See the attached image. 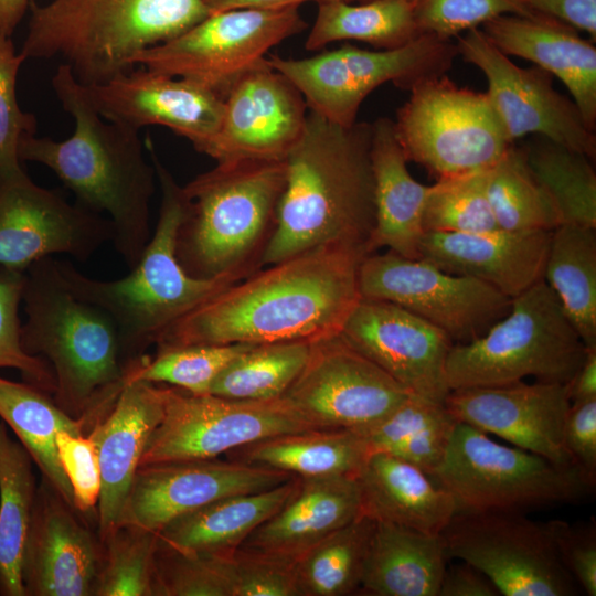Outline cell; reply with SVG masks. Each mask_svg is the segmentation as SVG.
Instances as JSON below:
<instances>
[{
	"label": "cell",
	"mask_w": 596,
	"mask_h": 596,
	"mask_svg": "<svg viewBox=\"0 0 596 596\" xmlns=\"http://www.w3.org/2000/svg\"><path fill=\"white\" fill-rule=\"evenodd\" d=\"M369 254L331 244L270 264L177 320L156 347L311 342L339 333L361 298L359 268Z\"/></svg>",
	"instance_id": "cell-1"
},
{
	"label": "cell",
	"mask_w": 596,
	"mask_h": 596,
	"mask_svg": "<svg viewBox=\"0 0 596 596\" xmlns=\"http://www.w3.org/2000/svg\"><path fill=\"white\" fill-rule=\"evenodd\" d=\"M52 87L72 116L74 131L62 141L25 135L20 160L51 169L73 192L76 204L107 214L114 226L113 244L131 269L151 237L150 202L157 181L139 131L102 117L66 64L57 67Z\"/></svg>",
	"instance_id": "cell-2"
},
{
	"label": "cell",
	"mask_w": 596,
	"mask_h": 596,
	"mask_svg": "<svg viewBox=\"0 0 596 596\" xmlns=\"http://www.w3.org/2000/svg\"><path fill=\"white\" fill-rule=\"evenodd\" d=\"M372 123L350 127L308 113L287 155L286 184L263 266L331 244L365 248L375 224Z\"/></svg>",
	"instance_id": "cell-3"
},
{
	"label": "cell",
	"mask_w": 596,
	"mask_h": 596,
	"mask_svg": "<svg viewBox=\"0 0 596 596\" xmlns=\"http://www.w3.org/2000/svg\"><path fill=\"white\" fill-rule=\"evenodd\" d=\"M22 301L23 350L49 362L55 377L54 402L72 417L83 418L89 432L126 384L115 322L68 290L53 256L24 270Z\"/></svg>",
	"instance_id": "cell-4"
},
{
	"label": "cell",
	"mask_w": 596,
	"mask_h": 596,
	"mask_svg": "<svg viewBox=\"0 0 596 596\" xmlns=\"http://www.w3.org/2000/svg\"><path fill=\"white\" fill-rule=\"evenodd\" d=\"M146 148L161 201L155 232L129 274L115 280H100L84 275L68 260L56 259L68 290L106 311L115 322L125 365L143 356L177 320L240 280L232 276L198 278L183 269L175 253L184 213L183 188L162 164L150 140Z\"/></svg>",
	"instance_id": "cell-5"
},
{
	"label": "cell",
	"mask_w": 596,
	"mask_h": 596,
	"mask_svg": "<svg viewBox=\"0 0 596 596\" xmlns=\"http://www.w3.org/2000/svg\"><path fill=\"white\" fill-rule=\"evenodd\" d=\"M20 51L26 58L64 60L84 86L131 71L135 57L211 13L204 0H52L31 2Z\"/></svg>",
	"instance_id": "cell-6"
},
{
	"label": "cell",
	"mask_w": 596,
	"mask_h": 596,
	"mask_svg": "<svg viewBox=\"0 0 596 596\" xmlns=\"http://www.w3.org/2000/svg\"><path fill=\"white\" fill-rule=\"evenodd\" d=\"M286 184L285 160L217 162L183 188L177 257L198 278L244 279L263 266Z\"/></svg>",
	"instance_id": "cell-7"
},
{
	"label": "cell",
	"mask_w": 596,
	"mask_h": 596,
	"mask_svg": "<svg viewBox=\"0 0 596 596\" xmlns=\"http://www.w3.org/2000/svg\"><path fill=\"white\" fill-rule=\"evenodd\" d=\"M586 351L555 294L541 280L512 298L508 313L482 336L453 344L447 383L450 390L505 385L525 377L567 384Z\"/></svg>",
	"instance_id": "cell-8"
},
{
	"label": "cell",
	"mask_w": 596,
	"mask_h": 596,
	"mask_svg": "<svg viewBox=\"0 0 596 596\" xmlns=\"http://www.w3.org/2000/svg\"><path fill=\"white\" fill-rule=\"evenodd\" d=\"M432 478L455 499L457 512L519 511L576 503L595 480L577 466L555 464L494 441L457 422L445 458Z\"/></svg>",
	"instance_id": "cell-9"
},
{
	"label": "cell",
	"mask_w": 596,
	"mask_h": 596,
	"mask_svg": "<svg viewBox=\"0 0 596 596\" xmlns=\"http://www.w3.org/2000/svg\"><path fill=\"white\" fill-rule=\"evenodd\" d=\"M458 55L456 43L422 33L393 50H363L351 44L304 58L266 57L301 93L308 109L350 127L365 97L391 82L411 91L419 82L444 75Z\"/></svg>",
	"instance_id": "cell-10"
},
{
	"label": "cell",
	"mask_w": 596,
	"mask_h": 596,
	"mask_svg": "<svg viewBox=\"0 0 596 596\" xmlns=\"http://www.w3.org/2000/svg\"><path fill=\"white\" fill-rule=\"evenodd\" d=\"M409 93L393 120L395 135L407 161L436 179L487 169L512 145L486 92L444 74Z\"/></svg>",
	"instance_id": "cell-11"
},
{
	"label": "cell",
	"mask_w": 596,
	"mask_h": 596,
	"mask_svg": "<svg viewBox=\"0 0 596 596\" xmlns=\"http://www.w3.org/2000/svg\"><path fill=\"white\" fill-rule=\"evenodd\" d=\"M298 8L211 13L179 36L143 50L134 64L192 81L224 99L240 78L265 62L273 46L307 28Z\"/></svg>",
	"instance_id": "cell-12"
},
{
	"label": "cell",
	"mask_w": 596,
	"mask_h": 596,
	"mask_svg": "<svg viewBox=\"0 0 596 596\" xmlns=\"http://www.w3.org/2000/svg\"><path fill=\"white\" fill-rule=\"evenodd\" d=\"M448 560L477 567L504 596H574L547 522L519 511H459L440 532Z\"/></svg>",
	"instance_id": "cell-13"
},
{
	"label": "cell",
	"mask_w": 596,
	"mask_h": 596,
	"mask_svg": "<svg viewBox=\"0 0 596 596\" xmlns=\"http://www.w3.org/2000/svg\"><path fill=\"white\" fill-rule=\"evenodd\" d=\"M308 429L321 428L306 421L283 396L246 401L164 387L163 415L147 441L139 467L214 459L267 437Z\"/></svg>",
	"instance_id": "cell-14"
},
{
	"label": "cell",
	"mask_w": 596,
	"mask_h": 596,
	"mask_svg": "<svg viewBox=\"0 0 596 596\" xmlns=\"http://www.w3.org/2000/svg\"><path fill=\"white\" fill-rule=\"evenodd\" d=\"M361 298L398 305L443 330L454 343H468L504 317L511 299L492 286L445 272L424 259L391 251L371 253L359 268Z\"/></svg>",
	"instance_id": "cell-15"
},
{
	"label": "cell",
	"mask_w": 596,
	"mask_h": 596,
	"mask_svg": "<svg viewBox=\"0 0 596 596\" xmlns=\"http://www.w3.org/2000/svg\"><path fill=\"white\" fill-rule=\"evenodd\" d=\"M409 394L339 332L310 342L307 361L283 397L321 429H366Z\"/></svg>",
	"instance_id": "cell-16"
},
{
	"label": "cell",
	"mask_w": 596,
	"mask_h": 596,
	"mask_svg": "<svg viewBox=\"0 0 596 596\" xmlns=\"http://www.w3.org/2000/svg\"><path fill=\"white\" fill-rule=\"evenodd\" d=\"M456 39L458 55L486 76V93L510 142L536 134L595 160V134L586 127L574 100L553 87V76L549 72L536 65L518 66L488 40L480 28Z\"/></svg>",
	"instance_id": "cell-17"
},
{
	"label": "cell",
	"mask_w": 596,
	"mask_h": 596,
	"mask_svg": "<svg viewBox=\"0 0 596 596\" xmlns=\"http://www.w3.org/2000/svg\"><path fill=\"white\" fill-rule=\"evenodd\" d=\"M113 238L108 219L35 184L26 173L0 183V265L24 272L56 254L86 262Z\"/></svg>",
	"instance_id": "cell-18"
},
{
	"label": "cell",
	"mask_w": 596,
	"mask_h": 596,
	"mask_svg": "<svg viewBox=\"0 0 596 596\" xmlns=\"http://www.w3.org/2000/svg\"><path fill=\"white\" fill-rule=\"evenodd\" d=\"M340 333L412 394L445 403L454 342L439 328L398 305L360 298Z\"/></svg>",
	"instance_id": "cell-19"
},
{
	"label": "cell",
	"mask_w": 596,
	"mask_h": 596,
	"mask_svg": "<svg viewBox=\"0 0 596 596\" xmlns=\"http://www.w3.org/2000/svg\"><path fill=\"white\" fill-rule=\"evenodd\" d=\"M308 113L297 87L265 60L226 94L219 132L202 153L217 162L285 160L304 135Z\"/></svg>",
	"instance_id": "cell-20"
},
{
	"label": "cell",
	"mask_w": 596,
	"mask_h": 596,
	"mask_svg": "<svg viewBox=\"0 0 596 596\" xmlns=\"http://www.w3.org/2000/svg\"><path fill=\"white\" fill-rule=\"evenodd\" d=\"M84 87L105 119L136 131L167 127L200 152L219 132L224 115V99L213 91L145 67Z\"/></svg>",
	"instance_id": "cell-21"
},
{
	"label": "cell",
	"mask_w": 596,
	"mask_h": 596,
	"mask_svg": "<svg viewBox=\"0 0 596 596\" xmlns=\"http://www.w3.org/2000/svg\"><path fill=\"white\" fill-rule=\"evenodd\" d=\"M294 476L233 460L166 461L138 468L125 523L159 532L173 519L221 498L259 492Z\"/></svg>",
	"instance_id": "cell-22"
},
{
	"label": "cell",
	"mask_w": 596,
	"mask_h": 596,
	"mask_svg": "<svg viewBox=\"0 0 596 596\" xmlns=\"http://www.w3.org/2000/svg\"><path fill=\"white\" fill-rule=\"evenodd\" d=\"M444 404L459 422L555 464L574 465L563 438L571 407L567 384L520 381L461 387L450 390Z\"/></svg>",
	"instance_id": "cell-23"
},
{
	"label": "cell",
	"mask_w": 596,
	"mask_h": 596,
	"mask_svg": "<svg viewBox=\"0 0 596 596\" xmlns=\"http://www.w3.org/2000/svg\"><path fill=\"white\" fill-rule=\"evenodd\" d=\"M43 479L22 560L25 596H93L102 543Z\"/></svg>",
	"instance_id": "cell-24"
},
{
	"label": "cell",
	"mask_w": 596,
	"mask_h": 596,
	"mask_svg": "<svg viewBox=\"0 0 596 596\" xmlns=\"http://www.w3.org/2000/svg\"><path fill=\"white\" fill-rule=\"evenodd\" d=\"M163 407L164 387L143 381L126 382L110 411L87 434L95 444L100 470V542L125 522L141 456L162 418Z\"/></svg>",
	"instance_id": "cell-25"
},
{
	"label": "cell",
	"mask_w": 596,
	"mask_h": 596,
	"mask_svg": "<svg viewBox=\"0 0 596 596\" xmlns=\"http://www.w3.org/2000/svg\"><path fill=\"white\" fill-rule=\"evenodd\" d=\"M552 231L425 232L419 259L479 279L510 299L543 280Z\"/></svg>",
	"instance_id": "cell-26"
},
{
	"label": "cell",
	"mask_w": 596,
	"mask_h": 596,
	"mask_svg": "<svg viewBox=\"0 0 596 596\" xmlns=\"http://www.w3.org/2000/svg\"><path fill=\"white\" fill-rule=\"evenodd\" d=\"M503 54L531 61L567 87L589 131L596 130V46L552 17L503 14L481 25Z\"/></svg>",
	"instance_id": "cell-27"
},
{
	"label": "cell",
	"mask_w": 596,
	"mask_h": 596,
	"mask_svg": "<svg viewBox=\"0 0 596 596\" xmlns=\"http://www.w3.org/2000/svg\"><path fill=\"white\" fill-rule=\"evenodd\" d=\"M353 477L299 478L286 502L238 547L289 564L360 515Z\"/></svg>",
	"instance_id": "cell-28"
},
{
	"label": "cell",
	"mask_w": 596,
	"mask_h": 596,
	"mask_svg": "<svg viewBox=\"0 0 596 596\" xmlns=\"http://www.w3.org/2000/svg\"><path fill=\"white\" fill-rule=\"evenodd\" d=\"M360 515L439 534L457 512L454 497L429 475L384 451H372L355 476Z\"/></svg>",
	"instance_id": "cell-29"
},
{
	"label": "cell",
	"mask_w": 596,
	"mask_h": 596,
	"mask_svg": "<svg viewBox=\"0 0 596 596\" xmlns=\"http://www.w3.org/2000/svg\"><path fill=\"white\" fill-rule=\"evenodd\" d=\"M396 138L394 123L380 117L372 123L371 163L374 179L375 224L370 251L386 247L400 256L419 259L423 213L428 185L409 173Z\"/></svg>",
	"instance_id": "cell-30"
},
{
	"label": "cell",
	"mask_w": 596,
	"mask_h": 596,
	"mask_svg": "<svg viewBox=\"0 0 596 596\" xmlns=\"http://www.w3.org/2000/svg\"><path fill=\"white\" fill-rule=\"evenodd\" d=\"M447 562L440 533L375 522L360 590L374 596H438Z\"/></svg>",
	"instance_id": "cell-31"
},
{
	"label": "cell",
	"mask_w": 596,
	"mask_h": 596,
	"mask_svg": "<svg viewBox=\"0 0 596 596\" xmlns=\"http://www.w3.org/2000/svg\"><path fill=\"white\" fill-rule=\"evenodd\" d=\"M297 485L294 476L264 491L217 499L173 519L158 538L184 551L232 554L286 502Z\"/></svg>",
	"instance_id": "cell-32"
},
{
	"label": "cell",
	"mask_w": 596,
	"mask_h": 596,
	"mask_svg": "<svg viewBox=\"0 0 596 596\" xmlns=\"http://www.w3.org/2000/svg\"><path fill=\"white\" fill-rule=\"evenodd\" d=\"M370 453L365 438L355 430L308 429L267 437L226 456L299 478H355Z\"/></svg>",
	"instance_id": "cell-33"
},
{
	"label": "cell",
	"mask_w": 596,
	"mask_h": 596,
	"mask_svg": "<svg viewBox=\"0 0 596 596\" xmlns=\"http://www.w3.org/2000/svg\"><path fill=\"white\" fill-rule=\"evenodd\" d=\"M0 418L14 432L43 479L75 509L73 492L58 458L56 437L61 432L86 435V422L65 413L43 390L2 377Z\"/></svg>",
	"instance_id": "cell-34"
},
{
	"label": "cell",
	"mask_w": 596,
	"mask_h": 596,
	"mask_svg": "<svg viewBox=\"0 0 596 596\" xmlns=\"http://www.w3.org/2000/svg\"><path fill=\"white\" fill-rule=\"evenodd\" d=\"M543 280L587 349H596V228L561 224L551 233Z\"/></svg>",
	"instance_id": "cell-35"
},
{
	"label": "cell",
	"mask_w": 596,
	"mask_h": 596,
	"mask_svg": "<svg viewBox=\"0 0 596 596\" xmlns=\"http://www.w3.org/2000/svg\"><path fill=\"white\" fill-rule=\"evenodd\" d=\"M32 459L0 419V595L25 596L23 552L35 498Z\"/></svg>",
	"instance_id": "cell-36"
},
{
	"label": "cell",
	"mask_w": 596,
	"mask_h": 596,
	"mask_svg": "<svg viewBox=\"0 0 596 596\" xmlns=\"http://www.w3.org/2000/svg\"><path fill=\"white\" fill-rule=\"evenodd\" d=\"M421 34L411 2L374 0L352 4L344 0H330L318 3V13L305 47L316 51L332 42L354 40L379 50H393Z\"/></svg>",
	"instance_id": "cell-37"
},
{
	"label": "cell",
	"mask_w": 596,
	"mask_h": 596,
	"mask_svg": "<svg viewBox=\"0 0 596 596\" xmlns=\"http://www.w3.org/2000/svg\"><path fill=\"white\" fill-rule=\"evenodd\" d=\"M375 521L359 515L330 533L295 564L299 596H345L360 590Z\"/></svg>",
	"instance_id": "cell-38"
},
{
	"label": "cell",
	"mask_w": 596,
	"mask_h": 596,
	"mask_svg": "<svg viewBox=\"0 0 596 596\" xmlns=\"http://www.w3.org/2000/svg\"><path fill=\"white\" fill-rule=\"evenodd\" d=\"M486 193L500 230L553 231L561 225L554 203L529 168L523 147L512 143L486 169Z\"/></svg>",
	"instance_id": "cell-39"
},
{
	"label": "cell",
	"mask_w": 596,
	"mask_h": 596,
	"mask_svg": "<svg viewBox=\"0 0 596 596\" xmlns=\"http://www.w3.org/2000/svg\"><path fill=\"white\" fill-rule=\"evenodd\" d=\"M523 149L529 168L554 203L561 224L596 228V173L592 160L543 137Z\"/></svg>",
	"instance_id": "cell-40"
},
{
	"label": "cell",
	"mask_w": 596,
	"mask_h": 596,
	"mask_svg": "<svg viewBox=\"0 0 596 596\" xmlns=\"http://www.w3.org/2000/svg\"><path fill=\"white\" fill-rule=\"evenodd\" d=\"M309 349L307 341L252 344L219 374L210 394L246 401L281 397L302 370Z\"/></svg>",
	"instance_id": "cell-41"
},
{
	"label": "cell",
	"mask_w": 596,
	"mask_h": 596,
	"mask_svg": "<svg viewBox=\"0 0 596 596\" xmlns=\"http://www.w3.org/2000/svg\"><path fill=\"white\" fill-rule=\"evenodd\" d=\"M252 344H190L157 347L126 365V382L167 383L195 395L210 394L219 374Z\"/></svg>",
	"instance_id": "cell-42"
},
{
	"label": "cell",
	"mask_w": 596,
	"mask_h": 596,
	"mask_svg": "<svg viewBox=\"0 0 596 596\" xmlns=\"http://www.w3.org/2000/svg\"><path fill=\"white\" fill-rule=\"evenodd\" d=\"M100 543L93 596H153L158 532L125 523Z\"/></svg>",
	"instance_id": "cell-43"
},
{
	"label": "cell",
	"mask_w": 596,
	"mask_h": 596,
	"mask_svg": "<svg viewBox=\"0 0 596 596\" xmlns=\"http://www.w3.org/2000/svg\"><path fill=\"white\" fill-rule=\"evenodd\" d=\"M423 227L437 233L498 228L486 193V169L443 177L428 185Z\"/></svg>",
	"instance_id": "cell-44"
},
{
	"label": "cell",
	"mask_w": 596,
	"mask_h": 596,
	"mask_svg": "<svg viewBox=\"0 0 596 596\" xmlns=\"http://www.w3.org/2000/svg\"><path fill=\"white\" fill-rule=\"evenodd\" d=\"M233 553L184 551L158 538L153 596H234Z\"/></svg>",
	"instance_id": "cell-45"
},
{
	"label": "cell",
	"mask_w": 596,
	"mask_h": 596,
	"mask_svg": "<svg viewBox=\"0 0 596 596\" xmlns=\"http://www.w3.org/2000/svg\"><path fill=\"white\" fill-rule=\"evenodd\" d=\"M23 285L24 272L0 265V368L17 369L26 383L54 392L55 377L49 362L26 353L21 344Z\"/></svg>",
	"instance_id": "cell-46"
},
{
	"label": "cell",
	"mask_w": 596,
	"mask_h": 596,
	"mask_svg": "<svg viewBox=\"0 0 596 596\" xmlns=\"http://www.w3.org/2000/svg\"><path fill=\"white\" fill-rule=\"evenodd\" d=\"M25 58L11 36L0 35V183L25 173L19 157L21 139L35 134V117L23 111L17 98V78Z\"/></svg>",
	"instance_id": "cell-47"
},
{
	"label": "cell",
	"mask_w": 596,
	"mask_h": 596,
	"mask_svg": "<svg viewBox=\"0 0 596 596\" xmlns=\"http://www.w3.org/2000/svg\"><path fill=\"white\" fill-rule=\"evenodd\" d=\"M503 14L536 13L523 0H416L414 3L418 31L447 40Z\"/></svg>",
	"instance_id": "cell-48"
},
{
	"label": "cell",
	"mask_w": 596,
	"mask_h": 596,
	"mask_svg": "<svg viewBox=\"0 0 596 596\" xmlns=\"http://www.w3.org/2000/svg\"><path fill=\"white\" fill-rule=\"evenodd\" d=\"M57 454L70 482L75 509L89 513L98 502L100 470L94 441L87 435L61 432L56 437Z\"/></svg>",
	"instance_id": "cell-49"
},
{
	"label": "cell",
	"mask_w": 596,
	"mask_h": 596,
	"mask_svg": "<svg viewBox=\"0 0 596 596\" xmlns=\"http://www.w3.org/2000/svg\"><path fill=\"white\" fill-rule=\"evenodd\" d=\"M232 564L234 596H299L294 564L241 549Z\"/></svg>",
	"instance_id": "cell-50"
},
{
	"label": "cell",
	"mask_w": 596,
	"mask_h": 596,
	"mask_svg": "<svg viewBox=\"0 0 596 596\" xmlns=\"http://www.w3.org/2000/svg\"><path fill=\"white\" fill-rule=\"evenodd\" d=\"M445 412V404L409 394L383 419L358 433L365 438L371 453H390Z\"/></svg>",
	"instance_id": "cell-51"
},
{
	"label": "cell",
	"mask_w": 596,
	"mask_h": 596,
	"mask_svg": "<svg viewBox=\"0 0 596 596\" xmlns=\"http://www.w3.org/2000/svg\"><path fill=\"white\" fill-rule=\"evenodd\" d=\"M561 562L588 596L596 595V529L594 523L547 521Z\"/></svg>",
	"instance_id": "cell-52"
},
{
	"label": "cell",
	"mask_w": 596,
	"mask_h": 596,
	"mask_svg": "<svg viewBox=\"0 0 596 596\" xmlns=\"http://www.w3.org/2000/svg\"><path fill=\"white\" fill-rule=\"evenodd\" d=\"M457 422L446 408L439 418L412 435L389 454L419 468L432 477L445 458Z\"/></svg>",
	"instance_id": "cell-53"
},
{
	"label": "cell",
	"mask_w": 596,
	"mask_h": 596,
	"mask_svg": "<svg viewBox=\"0 0 596 596\" xmlns=\"http://www.w3.org/2000/svg\"><path fill=\"white\" fill-rule=\"evenodd\" d=\"M564 445L574 465L596 479V398L571 404L563 428Z\"/></svg>",
	"instance_id": "cell-54"
},
{
	"label": "cell",
	"mask_w": 596,
	"mask_h": 596,
	"mask_svg": "<svg viewBox=\"0 0 596 596\" xmlns=\"http://www.w3.org/2000/svg\"><path fill=\"white\" fill-rule=\"evenodd\" d=\"M535 13L557 19L596 41V0H523Z\"/></svg>",
	"instance_id": "cell-55"
},
{
	"label": "cell",
	"mask_w": 596,
	"mask_h": 596,
	"mask_svg": "<svg viewBox=\"0 0 596 596\" xmlns=\"http://www.w3.org/2000/svg\"><path fill=\"white\" fill-rule=\"evenodd\" d=\"M490 578L468 562L446 565L438 596H498Z\"/></svg>",
	"instance_id": "cell-56"
},
{
	"label": "cell",
	"mask_w": 596,
	"mask_h": 596,
	"mask_svg": "<svg viewBox=\"0 0 596 596\" xmlns=\"http://www.w3.org/2000/svg\"><path fill=\"white\" fill-rule=\"evenodd\" d=\"M571 404L596 398V349H587L573 379L567 383Z\"/></svg>",
	"instance_id": "cell-57"
},
{
	"label": "cell",
	"mask_w": 596,
	"mask_h": 596,
	"mask_svg": "<svg viewBox=\"0 0 596 596\" xmlns=\"http://www.w3.org/2000/svg\"><path fill=\"white\" fill-rule=\"evenodd\" d=\"M306 1H316L319 3L330 0H204L210 13L240 8L266 10L285 9L289 7H299Z\"/></svg>",
	"instance_id": "cell-58"
},
{
	"label": "cell",
	"mask_w": 596,
	"mask_h": 596,
	"mask_svg": "<svg viewBox=\"0 0 596 596\" xmlns=\"http://www.w3.org/2000/svg\"><path fill=\"white\" fill-rule=\"evenodd\" d=\"M33 0H0V35L11 36Z\"/></svg>",
	"instance_id": "cell-59"
},
{
	"label": "cell",
	"mask_w": 596,
	"mask_h": 596,
	"mask_svg": "<svg viewBox=\"0 0 596 596\" xmlns=\"http://www.w3.org/2000/svg\"><path fill=\"white\" fill-rule=\"evenodd\" d=\"M344 1L351 2V3L353 2L363 3V2L374 1V0H344ZM404 1H407L414 4L416 0H404Z\"/></svg>",
	"instance_id": "cell-60"
}]
</instances>
